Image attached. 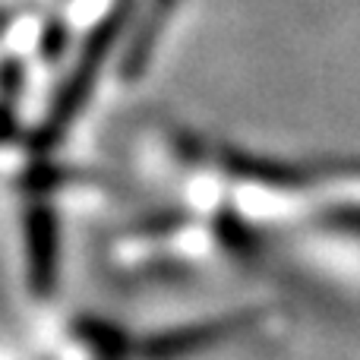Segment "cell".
Instances as JSON below:
<instances>
[{"mask_svg": "<svg viewBox=\"0 0 360 360\" xmlns=\"http://www.w3.org/2000/svg\"><path fill=\"white\" fill-rule=\"evenodd\" d=\"M155 205L120 237L133 272H193L202 262L294 266L300 240H360V165H278L193 136H162Z\"/></svg>", "mask_w": 360, "mask_h": 360, "instance_id": "1", "label": "cell"}]
</instances>
